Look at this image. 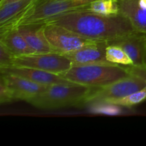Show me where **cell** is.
Masks as SVG:
<instances>
[{"instance_id":"obj_19","label":"cell","mask_w":146,"mask_h":146,"mask_svg":"<svg viewBox=\"0 0 146 146\" xmlns=\"http://www.w3.org/2000/svg\"><path fill=\"white\" fill-rule=\"evenodd\" d=\"M14 56L9 50L0 44V68L11 66Z\"/></svg>"},{"instance_id":"obj_1","label":"cell","mask_w":146,"mask_h":146,"mask_svg":"<svg viewBox=\"0 0 146 146\" xmlns=\"http://www.w3.org/2000/svg\"><path fill=\"white\" fill-rule=\"evenodd\" d=\"M46 23L65 27L88 39L112 42L135 31L123 16H104L86 9L74 10L51 19Z\"/></svg>"},{"instance_id":"obj_16","label":"cell","mask_w":146,"mask_h":146,"mask_svg":"<svg viewBox=\"0 0 146 146\" xmlns=\"http://www.w3.org/2000/svg\"><path fill=\"white\" fill-rule=\"evenodd\" d=\"M106 59L111 64L133 67V62L128 54L119 46L110 44L106 48Z\"/></svg>"},{"instance_id":"obj_14","label":"cell","mask_w":146,"mask_h":146,"mask_svg":"<svg viewBox=\"0 0 146 146\" xmlns=\"http://www.w3.org/2000/svg\"><path fill=\"white\" fill-rule=\"evenodd\" d=\"M0 44H2L14 56H21L36 53L29 46L17 29H11L0 32Z\"/></svg>"},{"instance_id":"obj_7","label":"cell","mask_w":146,"mask_h":146,"mask_svg":"<svg viewBox=\"0 0 146 146\" xmlns=\"http://www.w3.org/2000/svg\"><path fill=\"white\" fill-rule=\"evenodd\" d=\"M44 32L53 52L65 54L79 49L94 41L78 35L65 27L45 23Z\"/></svg>"},{"instance_id":"obj_2","label":"cell","mask_w":146,"mask_h":146,"mask_svg":"<svg viewBox=\"0 0 146 146\" xmlns=\"http://www.w3.org/2000/svg\"><path fill=\"white\" fill-rule=\"evenodd\" d=\"M133 74V68L130 66L114 64H92L72 65L68 71L59 76L74 84L99 88Z\"/></svg>"},{"instance_id":"obj_3","label":"cell","mask_w":146,"mask_h":146,"mask_svg":"<svg viewBox=\"0 0 146 146\" xmlns=\"http://www.w3.org/2000/svg\"><path fill=\"white\" fill-rule=\"evenodd\" d=\"M91 88L92 87L74 83L54 84L27 102L41 109H57L84 106Z\"/></svg>"},{"instance_id":"obj_5","label":"cell","mask_w":146,"mask_h":146,"mask_svg":"<svg viewBox=\"0 0 146 146\" xmlns=\"http://www.w3.org/2000/svg\"><path fill=\"white\" fill-rule=\"evenodd\" d=\"M92 1L94 0H41L30 9L11 29H16L24 24H44L65 13L87 9Z\"/></svg>"},{"instance_id":"obj_11","label":"cell","mask_w":146,"mask_h":146,"mask_svg":"<svg viewBox=\"0 0 146 146\" xmlns=\"http://www.w3.org/2000/svg\"><path fill=\"white\" fill-rule=\"evenodd\" d=\"M0 72L19 76L43 85L50 86L54 84L71 83L58 74L29 67L11 66L7 68H1Z\"/></svg>"},{"instance_id":"obj_6","label":"cell","mask_w":146,"mask_h":146,"mask_svg":"<svg viewBox=\"0 0 146 146\" xmlns=\"http://www.w3.org/2000/svg\"><path fill=\"white\" fill-rule=\"evenodd\" d=\"M72 65V62L65 55L55 52L14 56L12 62V66L37 68L58 75L68 71Z\"/></svg>"},{"instance_id":"obj_21","label":"cell","mask_w":146,"mask_h":146,"mask_svg":"<svg viewBox=\"0 0 146 146\" xmlns=\"http://www.w3.org/2000/svg\"><path fill=\"white\" fill-rule=\"evenodd\" d=\"M20 1V0H0V6L4 5V4H8V3L14 2V1Z\"/></svg>"},{"instance_id":"obj_8","label":"cell","mask_w":146,"mask_h":146,"mask_svg":"<svg viewBox=\"0 0 146 146\" xmlns=\"http://www.w3.org/2000/svg\"><path fill=\"white\" fill-rule=\"evenodd\" d=\"M0 73V79L2 80L11 90L15 101L20 100L27 102L31 98L45 91L49 86L34 82L19 76L7 73Z\"/></svg>"},{"instance_id":"obj_13","label":"cell","mask_w":146,"mask_h":146,"mask_svg":"<svg viewBox=\"0 0 146 146\" xmlns=\"http://www.w3.org/2000/svg\"><path fill=\"white\" fill-rule=\"evenodd\" d=\"M44 24H30L19 26L17 30L23 36L29 46L36 53L53 52L45 32Z\"/></svg>"},{"instance_id":"obj_20","label":"cell","mask_w":146,"mask_h":146,"mask_svg":"<svg viewBox=\"0 0 146 146\" xmlns=\"http://www.w3.org/2000/svg\"><path fill=\"white\" fill-rule=\"evenodd\" d=\"M15 101L12 92L5 83L0 79V102L1 104Z\"/></svg>"},{"instance_id":"obj_9","label":"cell","mask_w":146,"mask_h":146,"mask_svg":"<svg viewBox=\"0 0 146 146\" xmlns=\"http://www.w3.org/2000/svg\"><path fill=\"white\" fill-rule=\"evenodd\" d=\"M121 46L133 62V68L146 71L145 34L135 33L116 41L109 42Z\"/></svg>"},{"instance_id":"obj_18","label":"cell","mask_w":146,"mask_h":146,"mask_svg":"<svg viewBox=\"0 0 146 146\" xmlns=\"http://www.w3.org/2000/svg\"><path fill=\"white\" fill-rule=\"evenodd\" d=\"M95 106L93 107V111L96 113H101L106 114H115L119 113L120 109L118 108V106L114 104H108V103H102V104H94Z\"/></svg>"},{"instance_id":"obj_22","label":"cell","mask_w":146,"mask_h":146,"mask_svg":"<svg viewBox=\"0 0 146 146\" xmlns=\"http://www.w3.org/2000/svg\"><path fill=\"white\" fill-rule=\"evenodd\" d=\"M145 36H146V34H145Z\"/></svg>"},{"instance_id":"obj_17","label":"cell","mask_w":146,"mask_h":146,"mask_svg":"<svg viewBox=\"0 0 146 146\" xmlns=\"http://www.w3.org/2000/svg\"><path fill=\"white\" fill-rule=\"evenodd\" d=\"M146 99V86L140 91L134 92L127 96L123 97L120 99L115 100L108 104H114L118 106L132 107L134 106L139 104Z\"/></svg>"},{"instance_id":"obj_10","label":"cell","mask_w":146,"mask_h":146,"mask_svg":"<svg viewBox=\"0 0 146 146\" xmlns=\"http://www.w3.org/2000/svg\"><path fill=\"white\" fill-rule=\"evenodd\" d=\"M107 41H94L81 47L79 49L64 54L73 65L92 64H111L106 59Z\"/></svg>"},{"instance_id":"obj_4","label":"cell","mask_w":146,"mask_h":146,"mask_svg":"<svg viewBox=\"0 0 146 146\" xmlns=\"http://www.w3.org/2000/svg\"><path fill=\"white\" fill-rule=\"evenodd\" d=\"M134 70V74L108 86L92 88L86 98L84 105H94L102 103H111L140 91L146 86V71Z\"/></svg>"},{"instance_id":"obj_15","label":"cell","mask_w":146,"mask_h":146,"mask_svg":"<svg viewBox=\"0 0 146 146\" xmlns=\"http://www.w3.org/2000/svg\"><path fill=\"white\" fill-rule=\"evenodd\" d=\"M86 9L104 16L119 15V0H94Z\"/></svg>"},{"instance_id":"obj_12","label":"cell","mask_w":146,"mask_h":146,"mask_svg":"<svg viewBox=\"0 0 146 146\" xmlns=\"http://www.w3.org/2000/svg\"><path fill=\"white\" fill-rule=\"evenodd\" d=\"M119 8L136 32L146 34V0H119Z\"/></svg>"}]
</instances>
